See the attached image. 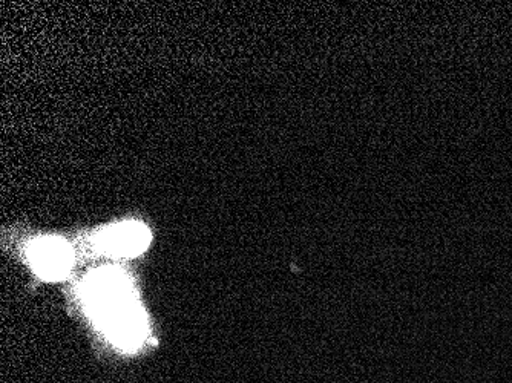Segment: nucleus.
Here are the masks:
<instances>
[{
	"label": "nucleus",
	"mask_w": 512,
	"mask_h": 383,
	"mask_svg": "<svg viewBox=\"0 0 512 383\" xmlns=\"http://www.w3.org/2000/svg\"><path fill=\"white\" fill-rule=\"evenodd\" d=\"M85 295L92 313L115 344L134 348L142 342L145 316L132 301L131 287L122 273H96L86 284Z\"/></svg>",
	"instance_id": "nucleus-1"
},
{
	"label": "nucleus",
	"mask_w": 512,
	"mask_h": 383,
	"mask_svg": "<svg viewBox=\"0 0 512 383\" xmlns=\"http://www.w3.org/2000/svg\"><path fill=\"white\" fill-rule=\"evenodd\" d=\"M34 270L45 279H60L73 266V253L65 241L56 238L39 239L30 247Z\"/></svg>",
	"instance_id": "nucleus-2"
},
{
	"label": "nucleus",
	"mask_w": 512,
	"mask_h": 383,
	"mask_svg": "<svg viewBox=\"0 0 512 383\" xmlns=\"http://www.w3.org/2000/svg\"><path fill=\"white\" fill-rule=\"evenodd\" d=\"M148 229L142 224L126 223L106 230L100 236V246L112 255L135 256L148 247Z\"/></svg>",
	"instance_id": "nucleus-3"
}]
</instances>
